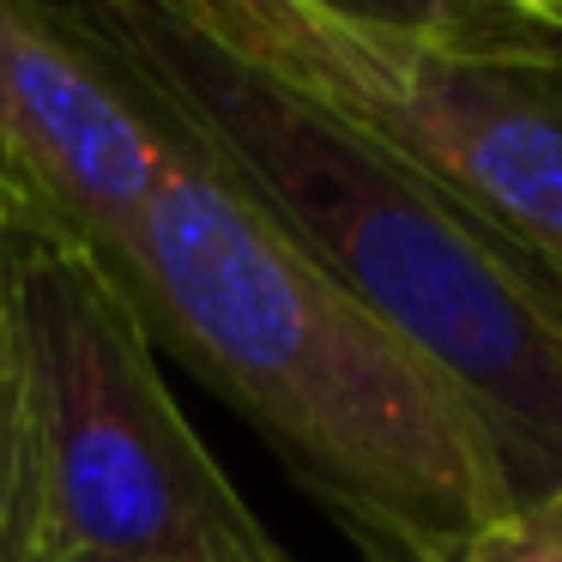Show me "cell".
Instances as JSON below:
<instances>
[{
  "instance_id": "6da1fadb",
  "label": "cell",
  "mask_w": 562,
  "mask_h": 562,
  "mask_svg": "<svg viewBox=\"0 0 562 562\" xmlns=\"http://www.w3.org/2000/svg\"><path fill=\"white\" fill-rule=\"evenodd\" d=\"M170 134L158 194L98 272L151 351L194 369L369 562H453L520 502L490 424L176 122Z\"/></svg>"
},
{
  "instance_id": "7a4b0ae2",
  "label": "cell",
  "mask_w": 562,
  "mask_h": 562,
  "mask_svg": "<svg viewBox=\"0 0 562 562\" xmlns=\"http://www.w3.org/2000/svg\"><path fill=\"white\" fill-rule=\"evenodd\" d=\"M146 98L490 424L514 496L562 484V284L429 176L315 115L164 0H67Z\"/></svg>"
},
{
  "instance_id": "3957f363",
  "label": "cell",
  "mask_w": 562,
  "mask_h": 562,
  "mask_svg": "<svg viewBox=\"0 0 562 562\" xmlns=\"http://www.w3.org/2000/svg\"><path fill=\"white\" fill-rule=\"evenodd\" d=\"M31 562H296L164 387L127 296L49 231L0 243Z\"/></svg>"
},
{
  "instance_id": "277c9868",
  "label": "cell",
  "mask_w": 562,
  "mask_h": 562,
  "mask_svg": "<svg viewBox=\"0 0 562 562\" xmlns=\"http://www.w3.org/2000/svg\"><path fill=\"white\" fill-rule=\"evenodd\" d=\"M176 19L453 194L562 284V67L465 61L303 0H164Z\"/></svg>"
},
{
  "instance_id": "5b68a950",
  "label": "cell",
  "mask_w": 562,
  "mask_h": 562,
  "mask_svg": "<svg viewBox=\"0 0 562 562\" xmlns=\"http://www.w3.org/2000/svg\"><path fill=\"white\" fill-rule=\"evenodd\" d=\"M176 134L67 0H0V182L31 231L110 260Z\"/></svg>"
},
{
  "instance_id": "8992f818",
  "label": "cell",
  "mask_w": 562,
  "mask_h": 562,
  "mask_svg": "<svg viewBox=\"0 0 562 562\" xmlns=\"http://www.w3.org/2000/svg\"><path fill=\"white\" fill-rule=\"evenodd\" d=\"M363 31L448 49L465 61H514V67H562V25L532 19L520 0H303Z\"/></svg>"
},
{
  "instance_id": "52a82bcc",
  "label": "cell",
  "mask_w": 562,
  "mask_h": 562,
  "mask_svg": "<svg viewBox=\"0 0 562 562\" xmlns=\"http://www.w3.org/2000/svg\"><path fill=\"white\" fill-rule=\"evenodd\" d=\"M453 562H562V484L502 508L484 532H472Z\"/></svg>"
},
{
  "instance_id": "ba28073f",
  "label": "cell",
  "mask_w": 562,
  "mask_h": 562,
  "mask_svg": "<svg viewBox=\"0 0 562 562\" xmlns=\"http://www.w3.org/2000/svg\"><path fill=\"white\" fill-rule=\"evenodd\" d=\"M0 562H31L25 477H19V412H13V375H7V339H0Z\"/></svg>"
},
{
  "instance_id": "9c48e42d",
  "label": "cell",
  "mask_w": 562,
  "mask_h": 562,
  "mask_svg": "<svg viewBox=\"0 0 562 562\" xmlns=\"http://www.w3.org/2000/svg\"><path fill=\"white\" fill-rule=\"evenodd\" d=\"M532 19H550V25H562V0H520Z\"/></svg>"
},
{
  "instance_id": "30bf717a",
  "label": "cell",
  "mask_w": 562,
  "mask_h": 562,
  "mask_svg": "<svg viewBox=\"0 0 562 562\" xmlns=\"http://www.w3.org/2000/svg\"><path fill=\"white\" fill-rule=\"evenodd\" d=\"M0 206H7V212H13V218L25 224V231H31V218H25V212H19V200H13V188H7V182H0Z\"/></svg>"
},
{
  "instance_id": "8fae6325",
  "label": "cell",
  "mask_w": 562,
  "mask_h": 562,
  "mask_svg": "<svg viewBox=\"0 0 562 562\" xmlns=\"http://www.w3.org/2000/svg\"><path fill=\"white\" fill-rule=\"evenodd\" d=\"M67 562H151V557H67Z\"/></svg>"
},
{
  "instance_id": "7c38bea8",
  "label": "cell",
  "mask_w": 562,
  "mask_h": 562,
  "mask_svg": "<svg viewBox=\"0 0 562 562\" xmlns=\"http://www.w3.org/2000/svg\"><path fill=\"white\" fill-rule=\"evenodd\" d=\"M7 231H19V218H13L7 206H0V243H7Z\"/></svg>"
}]
</instances>
